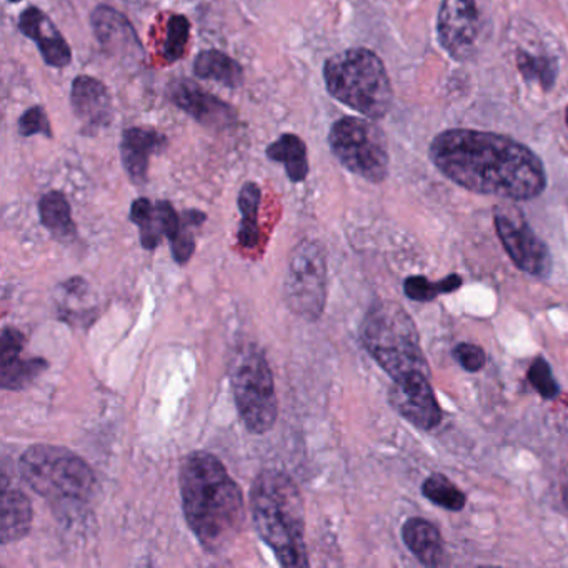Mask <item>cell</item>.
<instances>
[{"label": "cell", "instance_id": "cell-1", "mask_svg": "<svg viewBox=\"0 0 568 568\" xmlns=\"http://www.w3.org/2000/svg\"><path fill=\"white\" fill-rule=\"evenodd\" d=\"M430 161L445 178L477 194L531 201L547 187V174L538 155L520 142L494 132H442L432 141Z\"/></svg>", "mask_w": 568, "mask_h": 568}, {"label": "cell", "instance_id": "cell-2", "mask_svg": "<svg viewBox=\"0 0 568 568\" xmlns=\"http://www.w3.org/2000/svg\"><path fill=\"white\" fill-rule=\"evenodd\" d=\"M181 494L185 520L202 547H231L244 527V498L222 462L207 452L189 455L182 465Z\"/></svg>", "mask_w": 568, "mask_h": 568}, {"label": "cell", "instance_id": "cell-3", "mask_svg": "<svg viewBox=\"0 0 568 568\" xmlns=\"http://www.w3.org/2000/svg\"><path fill=\"white\" fill-rule=\"evenodd\" d=\"M255 528L284 567H307L304 501L288 475L265 470L251 491Z\"/></svg>", "mask_w": 568, "mask_h": 568}, {"label": "cell", "instance_id": "cell-4", "mask_svg": "<svg viewBox=\"0 0 568 568\" xmlns=\"http://www.w3.org/2000/svg\"><path fill=\"white\" fill-rule=\"evenodd\" d=\"M361 338L368 354L392 381L417 372L430 375L420 347V335L402 305L390 301L372 305L362 322Z\"/></svg>", "mask_w": 568, "mask_h": 568}, {"label": "cell", "instance_id": "cell-5", "mask_svg": "<svg viewBox=\"0 0 568 568\" xmlns=\"http://www.w3.org/2000/svg\"><path fill=\"white\" fill-rule=\"evenodd\" d=\"M325 84L337 101L365 118L382 119L394 101L384 62L368 49L341 52L325 62Z\"/></svg>", "mask_w": 568, "mask_h": 568}, {"label": "cell", "instance_id": "cell-6", "mask_svg": "<svg viewBox=\"0 0 568 568\" xmlns=\"http://www.w3.org/2000/svg\"><path fill=\"white\" fill-rule=\"evenodd\" d=\"M24 480L54 501H85L94 491V471L74 452L34 445L21 458Z\"/></svg>", "mask_w": 568, "mask_h": 568}, {"label": "cell", "instance_id": "cell-7", "mask_svg": "<svg viewBox=\"0 0 568 568\" xmlns=\"http://www.w3.org/2000/svg\"><path fill=\"white\" fill-rule=\"evenodd\" d=\"M231 381L242 422L252 434H265L277 422L274 377L257 345H242L232 358Z\"/></svg>", "mask_w": 568, "mask_h": 568}, {"label": "cell", "instance_id": "cell-8", "mask_svg": "<svg viewBox=\"0 0 568 568\" xmlns=\"http://www.w3.org/2000/svg\"><path fill=\"white\" fill-rule=\"evenodd\" d=\"M332 152L348 171L368 182L385 181L388 174L387 139L374 122L344 118L335 122L328 135Z\"/></svg>", "mask_w": 568, "mask_h": 568}, {"label": "cell", "instance_id": "cell-9", "mask_svg": "<svg viewBox=\"0 0 568 568\" xmlns=\"http://www.w3.org/2000/svg\"><path fill=\"white\" fill-rule=\"evenodd\" d=\"M288 307L305 321H317L327 302V261L317 242L304 241L294 248L285 281Z\"/></svg>", "mask_w": 568, "mask_h": 568}, {"label": "cell", "instance_id": "cell-10", "mask_svg": "<svg viewBox=\"0 0 568 568\" xmlns=\"http://www.w3.org/2000/svg\"><path fill=\"white\" fill-rule=\"evenodd\" d=\"M495 229L508 257L525 274L545 278L551 271L547 245L537 237L524 212L515 205H497L494 211Z\"/></svg>", "mask_w": 568, "mask_h": 568}, {"label": "cell", "instance_id": "cell-11", "mask_svg": "<svg viewBox=\"0 0 568 568\" xmlns=\"http://www.w3.org/2000/svg\"><path fill=\"white\" fill-rule=\"evenodd\" d=\"M481 19L477 0H444L438 11L437 38L455 61L474 55Z\"/></svg>", "mask_w": 568, "mask_h": 568}, {"label": "cell", "instance_id": "cell-12", "mask_svg": "<svg viewBox=\"0 0 568 568\" xmlns=\"http://www.w3.org/2000/svg\"><path fill=\"white\" fill-rule=\"evenodd\" d=\"M428 378L430 375L417 372L394 381L388 392L392 407L422 430H432L442 420V408Z\"/></svg>", "mask_w": 568, "mask_h": 568}, {"label": "cell", "instance_id": "cell-13", "mask_svg": "<svg viewBox=\"0 0 568 568\" xmlns=\"http://www.w3.org/2000/svg\"><path fill=\"white\" fill-rule=\"evenodd\" d=\"M172 101L195 121L211 128L227 129L237 119L231 105L189 81L179 82L172 88Z\"/></svg>", "mask_w": 568, "mask_h": 568}, {"label": "cell", "instance_id": "cell-14", "mask_svg": "<svg viewBox=\"0 0 568 568\" xmlns=\"http://www.w3.org/2000/svg\"><path fill=\"white\" fill-rule=\"evenodd\" d=\"M72 108L79 121L91 131L111 124L114 115L108 89L98 79L88 75L75 79L72 85Z\"/></svg>", "mask_w": 568, "mask_h": 568}, {"label": "cell", "instance_id": "cell-15", "mask_svg": "<svg viewBox=\"0 0 568 568\" xmlns=\"http://www.w3.org/2000/svg\"><path fill=\"white\" fill-rule=\"evenodd\" d=\"M19 28H21L22 34L38 42L42 58L49 65L65 68L71 64V48L44 12L36 8L28 9L21 16Z\"/></svg>", "mask_w": 568, "mask_h": 568}, {"label": "cell", "instance_id": "cell-16", "mask_svg": "<svg viewBox=\"0 0 568 568\" xmlns=\"http://www.w3.org/2000/svg\"><path fill=\"white\" fill-rule=\"evenodd\" d=\"M164 148V135L151 129L134 128L124 132L121 145L122 161L135 184H144L148 179L149 161Z\"/></svg>", "mask_w": 568, "mask_h": 568}, {"label": "cell", "instance_id": "cell-17", "mask_svg": "<svg viewBox=\"0 0 568 568\" xmlns=\"http://www.w3.org/2000/svg\"><path fill=\"white\" fill-rule=\"evenodd\" d=\"M402 538L408 550L425 567H438L445 561L444 540L440 531L424 518H408L402 528Z\"/></svg>", "mask_w": 568, "mask_h": 568}, {"label": "cell", "instance_id": "cell-18", "mask_svg": "<svg viewBox=\"0 0 568 568\" xmlns=\"http://www.w3.org/2000/svg\"><path fill=\"white\" fill-rule=\"evenodd\" d=\"M92 24H94L99 41L109 51L124 54V52L139 48L134 29L129 24L128 19L115 12L114 9L105 8V6L95 9L92 14Z\"/></svg>", "mask_w": 568, "mask_h": 568}, {"label": "cell", "instance_id": "cell-19", "mask_svg": "<svg viewBox=\"0 0 568 568\" xmlns=\"http://www.w3.org/2000/svg\"><path fill=\"white\" fill-rule=\"evenodd\" d=\"M2 517H0V538L2 544L21 540L29 534L32 525V507L21 490L2 485Z\"/></svg>", "mask_w": 568, "mask_h": 568}, {"label": "cell", "instance_id": "cell-20", "mask_svg": "<svg viewBox=\"0 0 568 568\" xmlns=\"http://www.w3.org/2000/svg\"><path fill=\"white\" fill-rule=\"evenodd\" d=\"M268 159L282 162L292 182H302L308 174L307 148L294 134H284L267 149Z\"/></svg>", "mask_w": 568, "mask_h": 568}, {"label": "cell", "instance_id": "cell-21", "mask_svg": "<svg viewBox=\"0 0 568 568\" xmlns=\"http://www.w3.org/2000/svg\"><path fill=\"white\" fill-rule=\"evenodd\" d=\"M41 221L55 237L68 241L75 235V224L72 221L71 205L61 192H49L39 202Z\"/></svg>", "mask_w": 568, "mask_h": 568}, {"label": "cell", "instance_id": "cell-22", "mask_svg": "<svg viewBox=\"0 0 568 568\" xmlns=\"http://www.w3.org/2000/svg\"><path fill=\"white\" fill-rule=\"evenodd\" d=\"M194 72L197 78L212 79L227 88H237L242 84V68L219 51H205L195 59Z\"/></svg>", "mask_w": 568, "mask_h": 568}, {"label": "cell", "instance_id": "cell-23", "mask_svg": "<svg viewBox=\"0 0 568 568\" xmlns=\"http://www.w3.org/2000/svg\"><path fill=\"white\" fill-rule=\"evenodd\" d=\"M48 368L42 358L22 361L21 354L0 357V382L6 390H21Z\"/></svg>", "mask_w": 568, "mask_h": 568}, {"label": "cell", "instance_id": "cell-24", "mask_svg": "<svg viewBox=\"0 0 568 568\" xmlns=\"http://www.w3.org/2000/svg\"><path fill=\"white\" fill-rule=\"evenodd\" d=\"M239 207L242 212L241 231H239V242L244 248H255L261 239V227H258V207H261V189L257 184H245L239 195Z\"/></svg>", "mask_w": 568, "mask_h": 568}, {"label": "cell", "instance_id": "cell-25", "mask_svg": "<svg viewBox=\"0 0 568 568\" xmlns=\"http://www.w3.org/2000/svg\"><path fill=\"white\" fill-rule=\"evenodd\" d=\"M131 219L141 229V241L144 248L154 251L161 242L162 235H165L158 204H152L149 199H138L132 204Z\"/></svg>", "mask_w": 568, "mask_h": 568}, {"label": "cell", "instance_id": "cell-26", "mask_svg": "<svg viewBox=\"0 0 568 568\" xmlns=\"http://www.w3.org/2000/svg\"><path fill=\"white\" fill-rule=\"evenodd\" d=\"M422 494L432 504L450 511H460L467 501L464 491L442 474L430 475L422 485Z\"/></svg>", "mask_w": 568, "mask_h": 568}, {"label": "cell", "instance_id": "cell-27", "mask_svg": "<svg viewBox=\"0 0 568 568\" xmlns=\"http://www.w3.org/2000/svg\"><path fill=\"white\" fill-rule=\"evenodd\" d=\"M462 285L460 275L452 274L440 282H430L425 277H408L404 282L405 295L415 302H432L442 294H450Z\"/></svg>", "mask_w": 568, "mask_h": 568}, {"label": "cell", "instance_id": "cell-28", "mask_svg": "<svg viewBox=\"0 0 568 568\" xmlns=\"http://www.w3.org/2000/svg\"><path fill=\"white\" fill-rule=\"evenodd\" d=\"M518 71L524 75L525 81H537L544 91H550L557 78V62L555 59L545 55H531L528 52H518Z\"/></svg>", "mask_w": 568, "mask_h": 568}, {"label": "cell", "instance_id": "cell-29", "mask_svg": "<svg viewBox=\"0 0 568 568\" xmlns=\"http://www.w3.org/2000/svg\"><path fill=\"white\" fill-rule=\"evenodd\" d=\"M189 32H191V24L184 16H174L171 19L164 45V55L169 62L179 61L184 55Z\"/></svg>", "mask_w": 568, "mask_h": 568}, {"label": "cell", "instance_id": "cell-30", "mask_svg": "<svg viewBox=\"0 0 568 568\" xmlns=\"http://www.w3.org/2000/svg\"><path fill=\"white\" fill-rule=\"evenodd\" d=\"M528 381H530L531 387H534L541 397L547 398V400L560 394V387H558L554 375H551L550 365H548V362L545 361L544 357H537L531 362L530 368H528Z\"/></svg>", "mask_w": 568, "mask_h": 568}, {"label": "cell", "instance_id": "cell-31", "mask_svg": "<svg viewBox=\"0 0 568 568\" xmlns=\"http://www.w3.org/2000/svg\"><path fill=\"white\" fill-rule=\"evenodd\" d=\"M204 219V214H201V212L191 211L185 214L184 229H182L179 237L171 242L172 254H174L175 261L179 264H185V262L191 261L192 254L195 251L194 235L189 231V225H201Z\"/></svg>", "mask_w": 568, "mask_h": 568}, {"label": "cell", "instance_id": "cell-32", "mask_svg": "<svg viewBox=\"0 0 568 568\" xmlns=\"http://www.w3.org/2000/svg\"><path fill=\"white\" fill-rule=\"evenodd\" d=\"M19 131L26 138L34 134H44L52 138L51 124H49L48 115H45L42 108H32L31 111L26 112L21 122H19Z\"/></svg>", "mask_w": 568, "mask_h": 568}, {"label": "cell", "instance_id": "cell-33", "mask_svg": "<svg viewBox=\"0 0 568 568\" xmlns=\"http://www.w3.org/2000/svg\"><path fill=\"white\" fill-rule=\"evenodd\" d=\"M454 358L467 372H478L487 364V355L484 348L474 344H458L454 348Z\"/></svg>", "mask_w": 568, "mask_h": 568}, {"label": "cell", "instance_id": "cell-34", "mask_svg": "<svg viewBox=\"0 0 568 568\" xmlns=\"http://www.w3.org/2000/svg\"><path fill=\"white\" fill-rule=\"evenodd\" d=\"M561 495H564V504H565V507H567V510H568V481H567V485H565L564 491H561Z\"/></svg>", "mask_w": 568, "mask_h": 568}, {"label": "cell", "instance_id": "cell-35", "mask_svg": "<svg viewBox=\"0 0 568 568\" xmlns=\"http://www.w3.org/2000/svg\"><path fill=\"white\" fill-rule=\"evenodd\" d=\"M565 121H567V125H568V108H567V114H565Z\"/></svg>", "mask_w": 568, "mask_h": 568}, {"label": "cell", "instance_id": "cell-36", "mask_svg": "<svg viewBox=\"0 0 568 568\" xmlns=\"http://www.w3.org/2000/svg\"><path fill=\"white\" fill-rule=\"evenodd\" d=\"M9 2H21V0H9Z\"/></svg>", "mask_w": 568, "mask_h": 568}]
</instances>
